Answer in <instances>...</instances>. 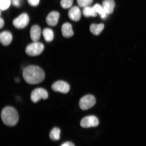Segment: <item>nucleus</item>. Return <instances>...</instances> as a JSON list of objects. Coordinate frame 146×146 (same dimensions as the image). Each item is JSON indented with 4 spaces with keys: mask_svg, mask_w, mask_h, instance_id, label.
<instances>
[{
    "mask_svg": "<svg viewBox=\"0 0 146 146\" xmlns=\"http://www.w3.org/2000/svg\"><path fill=\"white\" fill-rule=\"evenodd\" d=\"M61 130L59 128L55 127L51 131L50 133V139L53 141H56L60 139Z\"/></svg>",
    "mask_w": 146,
    "mask_h": 146,
    "instance_id": "nucleus-18",
    "label": "nucleus"
},
{
    "mask_svg": "<svg viewBox=\"0 0 146 146\" xmlns=\"http://www.w3.org/2000/svg\"><path fill=\"white\" fill-rule=\"evenodd\" d=\"M61 146H75L74 144L71 142H65Z\"/></svg>",
    "mask_w": 146,
    "mask_h": 146,
    "instance_id": "nucleus-25",
    "label": "nucleus"
},
{
    "mask_svg": "<svg viewBox=\"0 0 146 146\" xmlns=\"http://www.w3.org/2000/svg\"><path fill=\"white\" fill-rule=\"evenodd\" d=\"M24 79L30 84H36L41 83L44 79V72L36 66L30 65L25 67L23 72Z\"/></svg>",
    "mask_w": 146,
    "mask_h": 146,
    "instance_id": "nucleus-1",
    "label": "nucleus"
},
{
    "mask_svg": "<svg viewBox=\"0 0 146 146\" xmlns=\"http://www.w3.org/2000/svg\"><path fill=\"white\" fill-rule=\"evenodd\" d=\"M60 17V14L56 11H53L49 13L46 18L47 25L54 27L57 24Z\"/></svg>",
    "mask_w": 146,
    "mask_h": 146,
    "instance_id": "nucleus-9",
    "label": "nucleus"
},
{
    "mask_svg": "<svg viewBox=\"0 0 146 146\" xmlns=\"http://www.w3.org/2000/svg\"><path fill=\"white\" fill-rule=\"evenodd\" d=\"M11 0H0V9L4 11L8 9L11 4Z\"/></svg>",
    "mask_w": 146,
    "mask_h": 146,
    "instance_id": "nucleus-20",
    "label": "nucleus"
},
{
    "mask_svg": "<svg viewBox=\"0 0 146 146\" xmlns=\"http://www.w3.org/2000/svg\"><path fill=\"white\" fill-rule=\"evenodd\" d=\"M73 3V0H61L60 4L62 8L68 9L72 7Z\"/></svg>",
    "mask_w": 146,
    "mask_h": 146,
    "instance_id": "nucleus-21",
    "label": "nucleus"
},
{
    "mask_svg": "<svg viewBox=\"0 0 146 146\" xmlns=\"http://www.w3.org/2000/svg\"><path fill=\"white\" fill-rule=\"evenodd\" d=\"M81 12L79 8L77 6L72 7L69 10L68 16L71 20L75 21H77L81 17Z\"/></svg>",
    "mask_w": 146,
    "mask_h": 146,
    "instance_id": "nucleus-10",
    "label": "nucleus"
},
{
    "mask_svg": "<svg viewBox=\"0 0 146 146\" xmlns=\"http://www.w3.org/2000/svg\"><path fill=\"white\" fill-rule=\"evenodd\" d=\"M27 1L31 6L33 7L38 6L40 1V0H27Z\"/></svg>",
    "mask_w": 146,
    "mask_h": 146,
    "instance_id": "nucleus-23",
    "label": "nucleus"
},
{
    "mask_svg": "<svg viewBox=\"0 0 146 146\" xmlns=\"http://www.w3.org/2000/svg\"><path fill=\"white\" fill-rule=\"evenodd\" d=\"M96 100L92 95H87L83 97L80 100L79 106L82 110H86L94 106L95 104Z\"/></svg>",
    "mask_w": 146,
    "mask_h": 146,
    "instance_id": "nucleus-5",
    "label": "nucleus"
},
{
    "mask_svg": "<svg viewBox=\"0 0 146 146\" xmlns=\"http://www.w3.org/2000/svg\"><path fill=\"white\" fill-rule=\"evenodd\" d=\"M93 0H77L78 4L81 7L88 6L92 3Z\"/></svg>",
    "mask_w": 146,
    "mask_h": 146,
    "instance_id": "nucleus-22",
    "label": "nucleus"
},
{
    "mask_svg": "<svg viewBox=\"0 0 146 146\" xmlns=\"http://www.w3.org/2000/svg\"><path fill=\"white\" fill-rule=\"evenodd\" d=\"M83 15L86 17H95L97 15V13L95 10L94 7H91L88 6L84 8L83 10Z\"/></svg>",
    "mask_w": 146,
    "mask_h": 146,
    "instance_id": "nucleus-16",
    "label": "nucleus"
},
{
    "mask_svg": "<svg viewBox=\"0 0 146 146\" xmlns=\"http://www.w3.org/2000/svg\"><path fill=\"white\" fill-rule=\"evenodd\" d=\"M102 6L108 14H112L115 7L114 1V0H105L102 3Z\"/></svg>",
    "mask_w": 146,
    "mask_h": 146,
    "instance_id": "nucleus-14",
    "label": "nucleus"
},
{
    "mask_svg": "<svg viewBox=\"0 0 146 146\" xmlns=\"http://www.w3.org/2000/svg\"><path fill=\"white\" fill-rule=\"evenodd\" d=\"M1 116L3 123L9 126L15 125L19 120L17 111L12 107H5L1 111Z\"/></svg>",
    "mask_w": 146,
    "mask_h": 146,
    "instance_id": "nucleus-2",
    "label": "nucleus"
},
{
    "mask_svg": "<svg viewBox=\"0 0 146 146\" xmlns=\"http://www.w3.org/2000/svg\"><path fill=\"white\" fill-rule=\"evenodd\" d=\"M41 29L37 25H34L32 27L30 30V36L32 40L37 42L40 39L41 35Z\"/></svg>",
    "mask_w": 146,
    "mask_h": 146,
    "instance_id": "nucleus-11",
    "label": "nucleus"
},
{
    "mask_svg": "<svg viewBox=\"0 0 146 146\" xmlns=\"http://www.w3.org/2000/svg\"><path fill=\"white\" fill-rule=\"evenodd\" d=\"M43 35L46 41H52L53 40L54 34L52 30L49 28H45L43 31Z\"/></svg>",
    "mask_w": 146,
    "mask_h": 146,
    "instance_id": "nucleus-17",
    "label": "nucleus"
},
{
    "mask_svg": "<svg viewBox=\"0 0 146 146\" xmlns=\"http://www.w3.org/2000/svg\"><path fill=\"white\" fill-rule=\"evenodd\" d=\"M99 120L94 116H89L82 119L80 122V125L83 128L96 127L99 125Z\"/></svg>",
    "mask_w": 146,
    "mask_h": 146,
    "instance_id": "nucleus-7",
    "label": "nucleus"
},
{
    "mask_svg": "<svg viewBox=\"0 0 146 146\" xmlns=\"http://www.w3.org/2000/svg\"><path fill=\"white\" fill-rule=\"evenodd\" d=\"M4 21L2 18H0V28L1 29L4 26Z\"/></svg>",
    "mask_w": 146,
    "mask_h": 146,
    "instance_id": "nucleus-26",
    "label": "nucleus"
},
{
    "mask_svg": "<svg viewBox=\"0 0 146 146\" xmlns=\"http://www.w3.org/2000/svg\"><path fill=\"white\" fill-rule=\"evenodd\" d=\"M104 28V25L103 24L100 23L97 25L92 24L90 26V32L95 35H98L100 34Z\"/></svg>",
    "mask_w": 146,
    "mask_h": 146,
    "instance_id": "nucleus-15",
    "label": "nucleus"
},
{
    "mask_svg": "<svg viewBox=\"0 0 146 146\" xmlns=\"http://www.w3.org/2000/svg\"><path fill=\"white\" fill-rule=\"evenodd\" d=\"M70 86L67 82L63 81H58L52 86V90L56 92L67 94L70 90Z\"/></svg>",
    "mask_w": 146,
    "mask_h": 146,
    "instance_id": "nucleus-8",
    "label": "nucleus"
},
{
    "mask_svg": "<svg viewBox=\"0 0 146 146\" xmlns=\"http://www.w3.org/2000/svg\"><path fill=\"white\" fill-rule=\"evenodd\" d=\"M13 5L16 7H19L21 5V0H11Z\"/></svg>",
    "mask_w": 146,
    "mask_h": 146,
    "instance_id": "nucleus-24",
    "label": "nucleus"
},
{
    "mask_svg": "<svg viewBox=\"0 0 146 146\" xmlns=\"http://www.w3.org/2000/svg\"><path fill=\"white\" fill-rule=\"evenodd\" d=\"M29 21L30 18L28 15L24 13L20 14L13 20V25L16 29H23L28 25Z\"/></svg>",
    "mask_w": 146,
    "mask_h": 146,
    "instance_id": "nucleus-4",
    "label": "nucleus"
},
{
    "mask_svg": "<svg viewBox=\"0 0 146 146\" xmlns=\"http://www.w3.org/2000/svg\"><path fill=\"white\" fill-rule=\"evenodd\" d=\"M12 36L9 32L5 31L2 32L0 34V41L2 44L4 46L8 45L11 42Z\"/></svg>",
    "mask_w": 146,
    "mask_h": 146,
    "instance_id": "nucleus-12",
    "label": "nucleus"
},
{
    "mask_svg": "<svg viewBox=\"0 0 146 146\" xmlns=\"http://www.w3.org/2000/svg\"><path fill=\"white\" fill-rule=\"evenodd\" d=\"M44 49V46L40 42H34L27 45L25 49V52L28 55L36 56L41 54Z\"/></svg>",
    "mask_w": 146,
    "mask_h": 146,
    "instance_id": "nucleus-3",
    "label": "nucleus"
},
{
    "mask_svg": "<svg viewBox=\"0 0 146 146\" xmlns=\"http://www.w3.org/2000/svg\"><path fill=\"white\" fill-rule=\"evenodd\" d=\"M61 31L62 35L65 38H69L74 35L72 25L69 23L63 24L61 27Z\"/></svg>",
    "mask_w": 146,
    "mask_h": 146,
    "instance_id": "nucleus-13",
    "label": "nucleus"
},
{
    "mask_svg": "<svg viewBox=\"0 0 146 146\" xmlns=\"http://www.w3.org/2000/svg\"><path fill=\"white\" fill-rule=\"evenodd\" d=\"M48 96L47 91L44 89L40 88L33 91L31 94V99L33 103H36L42 99H47Z\"/></svg>",
    "mask_w": 146,
    "mask_h": 146,
    "instance_id": "nucleus-6",
    "label": "nucleus"
},
{
    "mask_svg": "<svg viewBox=\"0 0 146 146\" xmlns=\"http://www.w3.org/2000/svg\"><path fill=\"white\" fill-rule=\"evenodd\" d=\"M93 7L97 13L100 15L102 19H105L107 17L108 14L105 11L102 6L99 4H96Z\"/></svg>",
    "mask_w": 146,
    "mask_h": 146,
    "instance_id": "nucleus-19",
    "label": "nucleus"
}]
</instances>
